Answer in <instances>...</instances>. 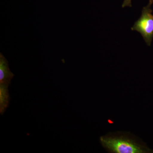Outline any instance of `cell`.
Returning a JSON list of instances; mask_svg holds the SVG:
<instances>
[{
    "label": "cell",
    "mask_w": 153,
    "mask_h": 153,
    "mask_svg": "<svg viewBox=\"0 0 153 153\" xmlns=\"http://www.w3.org/2000/svg\"><path fill=\"white\" fill-rule=\"evenodd\" d=\"M100 142L110 153H146L149 152L138 138L129 133H111L100 137Z\"/></svg>",
    "instance_id": "6da1fadb"
},
{
    "label": "cell",
    "mask_w": 153,
    "mask_h": 153,
    "mask_svg": "<svg viewBox=\"0 0 153 153\" xmlns=\"http://www.w3.org/2000/svg\"><path fill=\"white\" fill-rule=\"evenodd\" d=\"M153 3V0H149L148 5L143 8L139 19L131 28L132 31L140 33L146 43L149 46L153 38V11L151 8Z\"/></svg>",
    "instance_id": "7a4b0ae2"
},
{
    "label": "cell",
    "mask_w": 153,
    "mask_h": 153,
    "mask_svg": "<svg viewBox=\"0 0 153 153\" xmlns=\"http://www.w3.org/2000/svg\"><path fill=\"white\" fill-rule=\"evenodd\" d=\"M14 74L9 68V63L5 57L0 53V84L10 85Z\"/></svg>",
    "instance_id": "3957f363"
},
{
    "label": "cell",
    "mask_w": 153,
    "mask_h": 153,
    "mask_svg": "<svg viewBox=\"0 0 153 153\" xmlns=\"http://www.w3.org/2000/svg\"><path fill=\"white\" fill-rule=\"evenodd\" d=\"M9 84H0V114L3 115L9 106L10 100Z\"/></svg>",
    "instance_id": "277c9868"
},
{
    "label": "cell",
    "mask_w": 153,
    "mask_h": 153,
    "mask_svg": "<svg viewBox=\"0 0 153 153\" xmlns=\"http://www.w3.org/2000/svg\"><path fill=\"white\" fill-rule=\"evenodd\" d=\"M131 1L132 0H124L123 2V3L122 7L124 8L125 7H132L131 5Z\"/></svg>",
    "instance_id": "5b68a950"
}]
</instances>
